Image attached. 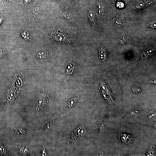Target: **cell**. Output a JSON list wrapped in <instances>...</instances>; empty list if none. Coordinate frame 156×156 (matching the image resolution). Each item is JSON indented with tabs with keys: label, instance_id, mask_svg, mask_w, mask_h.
<instances>
[{
	"label": "cell",
	"instance_id": "cell-5",
	"mask_svg": "<svg viewBox=\"0 0 156 156\" xmlns=\"http://www.w3.org/2000/svg\"><path fill=\"white\" fill-rule=\"evenodd\" d=\"M33 0H24V2L25 4H27Z\"/></svg>",
	"mask_w": 156,
	"mask_h": 156
},
{
	"label": "cell",
	"instance_id": "cell-2",
	"mask_svg": "<svg viewBox=\"0 0 156 156\" xmlns=\"http://www.w3.org/2000/svg\"><path fill=\"white\" fill-rule=\"evenodd\" d=\"M64 18L69 21H72L73 20L72 17L71 15L68 14H65L63 15Z\"/></svg>",
	"mask_w": 156,
	"mask_h": 156
},
{
	"label": "cell",
	"instance_id": "cell-3",
	"mask_svg": "<svg viewBox=\"0 0 156 156\" xmlns=\"http://www.w3.org/2000/svg\"><path fill=\"white\" fill-rule=\"evenodd\" d=\"M117 6L119 8H122L124 7V5L122 2H118L117 3Z\"/></svg>",
	"mask_w": 156,
	"mask_h": 156
},
{
	"label": "cell",
	"instance_id": "cell-4",
	"mask_svg": "<svg viewBox=\"0 0 156 156\" xmlns=\"http://www.w3.org/2000/svg\"><path fill=\"white\" fill-rule=\"evenodd\" d=\"M4 20V18L2 16H0V25L2 24Z\"/></svg>",
	"mask_w": 156,
	"mask_h": 156
},
{
	"label": "cell",
	"instance_id": "cell-6",
	"mask_svg": "<svg viewBox=\"0 0 156 156\" xmlns=\"http://www.w3.org/2000/svg\"><path fill=\"white\" fill-rule=\"evenodd\" d=\"M12 0H7V1L8 2H11L12 1Z\"/></svg>",
	"mask_w": 156,
	"mask_h": 156
},
{
	"label": "cell",
	"instance_id": "cell-1",
	"mask_svg": "<svg viewBox=\"0 0 156 156\" xmlns=\"http://www.w3.org/2000/svg\"><path fill=\"white\" fill-rule=\"evenodd\" d=\"M21 35L22 38L26 40H30L31 39V36L27 31L23 30L21 32Z\"/></svg>",
	"mask_w": 156,
	"mask_h": 156
}]
</instances>
